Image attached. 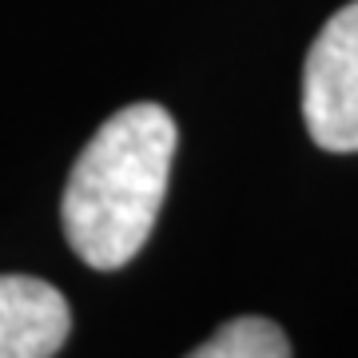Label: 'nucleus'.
Returning <instances> with one entry per match:
<instances>
[{"instance_id": "1", "label": "nucleus", "mask_w": 358, "mask_h": 358, "mask_svg": "<svg viewBox=\"0 0 358 358\" xmlns=\"http://www.w3.org/2000/svg\"><path fill=\"white\" fill-rule=\"evenodd\" d=\"M176 120L159 103H131L88 140L60 199L68 247L92 271H120L140 255L164 207Z\"/></svg>"}, {"instance_id": "2", "label": "nucleus", "mask_w": 358, "mask_h": 358, "mask_svg": "<svg viewBox=\"0 0 358 358\" xmlns=\"http://www.w3.org/2000/svg\"><path fill=\"white\" fill-rule=\"evenodd\" d=\"M303 120L322 152H358V0L338 8L310 44Z\"/></svg>"}, {"instance_id": "3", "label": "nucleus", "mask_w": 358, "mask_h": 358, "mask_svg": "<svg viewBox=\"0 0 358 358\" xmlns=\"http://www.w3.org/2000/svg\"><path fill=\"white\" fill-rule=\"evenodd\" d=\"M72 331L64 294L32 275H0V358H48Z\"/></svg>"}, {"instance_id": "4", "label": "nucleus", "mask_w": 358, "mask_h": 358, "mask_svg": "<svg viewBox=\"0 0 358 358\" xmlns=\"http://www.w3.org/2000/svg\"><path fill=\"white\" fill-rule=\"evenodd\" d=\"M192 355L195 358H287L291 355V338L271 319L243 315V319L227 322L223 331H215L203 346H195Z\"/></svg>"}]
</instances>
